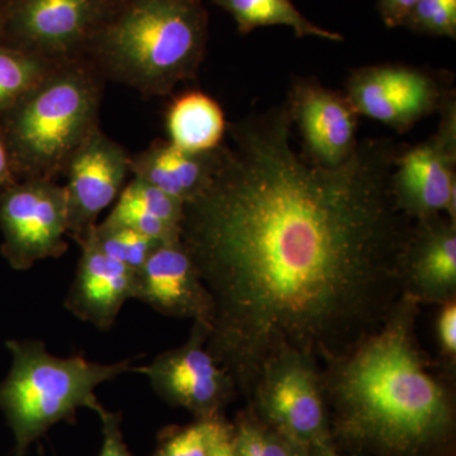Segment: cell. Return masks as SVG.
I'll return each instance as SVG.
<instances>
[{
    "mask_svg": "<svg viewBox=\"0 0 456 456\" xmlns=\"http://www.w3.org/2000/svg\"><path fill=\"white\" fill-rule=\"evenodd\" d=\"M151 456H208V422L197 419L185 428L165 431Z\"/></svg>",
    "mask_w": 456,
    "mask_h": 456,
    "instance_id": "d4e9b609",
    "label": "cell"
},
{
    "mask_svg": "<svg viewBox=\"0 0 456 456\" xmlns=\"http://www.w3.org/2000/svg\"><path fill=\"white\" fill-rule=\"evenodd\" d=\"M56 62L0 41V118L36 88Z\"/></svg>",
    "mask_w": 456,
    "mask_h": 456,
    "instance_id": "44dd1931",
    "label": "cell"
},
{
    "mask_svg": "<svg viewBox=\"0 0 456 456\" xmlns=\"http://www.w3.org/2000/svg\"><path fill=\"white\" fill-rule=\"evenodd\" d=\"M17 180L16 174H14L13 167H12L7 145H5L2 132H0V189L13 184Z\"/></svg>",
    "mask_w": 456,
    "mask_h": 456,
    "instance_id": "f546056e",
    "label": "cell"
},
{
    "mask_svg": "<svg viewBox=\"0 0 456 456\" xmlns=\"http://www.w3.org/2000/svg\"><path fill=\"white\" fill-rule=\"evenodd\" d=\"M208 422V456H236L233 448V426L224 416L207 419Z\"/></svg>",
    "mask_w": 456,
    "mask_h": 456,
    "instance_id": "83f0119b",
    "label": "cell"
},
{
    "mask_svg": "<svg viewBox=\"0 0 456 456\" xmlns=\"http://www.w3.org/2000/svg\"><path fill=\"white\" fill-rule=\"evenodd\" d=\"M128 152L95 128L74 152L65 169L68 235L82 244L99 215L117 200L130 169Z\"/></svg>",
    "mask_w": 456,
    "mask_h": 456,
    "instance_id": "4fadbf2b",
    "label": "cell"
},
{
    "mask_svg": "<svg viewBox=\"0 0 456 456\" xmlns=\"http://www.w3.org/2000/svg\"><path fill=\"white\" fill-rule=\"evenodd\" d=\"M401 27L434 37L456 38V0H419Z\"/></svg>",
    "mask_w": 456,
    "mask_h": 456,
    "instance_id": "cb8c5ba5",
    "label": "cell"
},
{
    "mask_svg": "<svg viewBox=\"0 0 456 456\" xmlns=\"http://www.w3.org/2000/svg\"><path fill=\"white\" fill-rule=\"evenodd\" d=\"M419 305L402 296L379 330L320 368L336 434L358 448L424 456L454 431V395L417 342Z\"/></svg>",
    "mask_w": 456,
    "mask_h": 456,
    "instance_id": "7a4b0ae2",
    "label": "cell"
},
{
    "mask_svg": "<svg viewBox=\"0 0 456 456\" xmlns=\"http://www.w3.org/2000/svg\"><path fill=\"white\" fill-rule=\"evenodd\" d=\"M236 456H293L294 445L254 415H244L233 426Z\"/></svg>",
    "mask_w": 456,
    "mask_h": 456,
    "instance_id": "603a6c76",
    "label": "cell"
},
{
    "mask_svg": "<svg viewBox=\"0 0 456 456\" xmlns=\"http://www.w3.org/2000/svg\"><path fill=\"white\" fill-rule=\"evenodd\" d=\"M419 0H378V11L384 25L397 28Z\"/></svg>",
    "mask_w": 456,
    "mask_h": 456,
    "instance_id": "f1b7e54d",
    "label": "cell"
},
{
    "mask_svg": "<svg viewBox=\"0 0 456 456\" xmlns=\"http://www.w3.org/2000/svg\"><path fill=\"white\" fill-rule=\"evenodd\" d=\"M90 61H57L45 79L0 118L18 180H56L98 128L101 75Z\"/></svg>",
    "mask_w": 456,
    "mask_h": 456,
    "instance_id": "277c9868",
    "label": "cell"
},
{
    "mask_svg": "<svg viewBox=\"0 0 456 456\" xmlns=\"http://www.w3.org/2000/svg\"><path fill=\"white\" fill-rule=\"evenodd\" d=\"M285 106L311 163L335 169L356 151L360 116L344 92L299 77L290 84Z\"/></svg>",
    "mask_w": 456,
    "mask_h": 456,
    "instance_id": "7c38bea8",
    "label": "cell"
},
{
    "mask_svg": "<svg viewBox=\"0 0 456 456\" xmlns=\"http://www.w3.org/2000/svg\"><path fill=\"white\" fill-rule=\"evenodd\" d=\"M202 0H121L90 42L92 64L146 95L196 79L206 55Z\"/></svg>",
    "mask_w": 456,
    "mask_h": 456,
    "instance_id": "3957f363",
    "label": "cell"
},
{
    "mask_svg": "<svg viewBox=\"0 0 456 456\" xmlns=\"http://www.w3.org/2000/svg\"><path fill=\"white\" fill-rule=\"evenodd\" d=\"M4 25H5V16H4V8L0 7V41L4 37Z\"/></svg>",
    "mask_w": 456,
    "mask_h": 456,
    "instance_id": "d6a6232c",
    "label": "cell"
},
{
    "mask_svg": "<svg viewBox=\"0 0 456 456\" xmlns=\"http://www.w3.org/2000/svg\"><path fill=\"white\" fill-rule=\"evenodd\" d=\"M439 113L436 132L419 145L404 146L393 171L395 204L412 221L435 215L456 220V97Z\"/></svg>",
    "mask_w": 456,
    "mask_h": 456,
    "instance_id": "30bf717a",
    "label": "cell"
},
{
    "mask_svg": "<svg viewBox=\"0 0 456 456\" xmlns=\"http://www.w3.org/2000/svg\"><path fill=\"white\" fill-rule=\"evenodd\" d=\"M436 322L437 340L441 353L454 367L456 358V301L441 305Z\"/></svg>",
    "mask_w": 456,
    "mask_h": 456,
    "instance_id": "4316f807",
    "label": "cell"
},
{
    "mask_svg": "<svg viewBox=\"0 0 456 456\" xmlns=\"http://www.w3.org/2000/svg\"><path fill=\"white\" fill-rule=\"evenodd\" d=\"M340 456V455H338ZM353 456H367V455H364V454H355V455H353Z\"/></svg>",
    "mask_w": 456,
    "mask_h": 456,
    "instance_id": "836d02e7",
    "label": "cell"
},
{
    "mask_svg": "<svg viewBox=\"0 0 456 456\" xmlns=\"http://www.w3.org/2000/svg\"><path fill=\"white\" fill-rule=\"evenodd\" d=\"M3 256L25 272L36 263L68 251V209L64 185L55 180L23 179L0 189Z\"/></svg>",
    "mask_w": 456,
    "mask_h": 456,
    "instance_id": "ba28073f",
    "label": "cell"
},
{
    "mask_svg": "<svg viewBox=\"0 0 456 456\" xmlns=\"http://www.w3.org/2000/svg\"><path fill=\"white\" fill-rule=\"evenodd\" d=\"M183 217L184 204L134 176L122 189L106 220L167 244L180 240Z\"/></svg>",
    "mask_w": 456,
    "mask_h": 456,
    "instance_id": "ac0fdd59",
    "label": "cell"
},
{
    "mask_svg": "<svg viewBox=\"0 0 456 456\" xmlns=\"http://www.w3.org/2000/svg\"><path fill=\"white\" fill-rule=\"evenodd\" d=\"M314 456H338V454L331 446V448L314 450Z\"/></svg>",
    "mask_w": 456,
    "mask_h": 456,
    "instance_id": "1f68e13d",
    "label": "cell"
},
{
    "mask_svg": "<svg viewBox=\"0 0 456 456\" xmlns=\"http://www.w3.org/2000/svg\"><path fill=\"white\" fill-rule=\"evenodd\" d=\"M401 292L419 305L456 301V220L413 221L401 263Z\"/></svg>",
    "mask_w": 456,
    "mask_h": 456,
    "instance_id": "5bb4252c",
    "label": "cell"
},
{
    "mask_svg": "<svg viewBox=\"0 0 456 456\" xmlns=\"http://www.w3.org/2000/svg\"><path fill=\"white\" fill-rule=\"evenodd\" d=\"M64 302L66 310L97 329L110 330L123 305L136 296L137 273L86 241Z\"/></svg>",
    "mask_w": 456,
    "mask_h": 456,
    "instance_id": "2e32d148",
    "label": "cell"
},
{
    "mask_svg": "<svg viewBox=\"0 0 456 456\" xmlns=\"http://www.w3.org/2000/svg\"><path fill=\"white\" fill-rule=\"evenodd\" d=\"M248 401L257 419L293 445L331 448L320 367L314 359L281 351L261 369Z\"/></svg>",
    "mask_w": 456,
    "mask_h": 456,
    "instance_id": "8992f818",
    "label": "cell"
},
{
    "mask_svg": "<svg viewBox=\"0 0 456 456\" xmlns=\"http://www.w3.org/2000/svg\"><path fill=\"white\" fill-rule=\"evenodd\" d=\"M235 20L237 31L248 35L255 28L285 26L293 29L297 37H317L340 42V33L329 31L312 23L293 4L292 0H211Z\"/></svg>",
    "mask_w": 456,
    "mask_h": 456,
    "instance_id": "ffe728a7",
    "label": "cell"
},
{
    "mask_svg": "<svg viewBox=\"0 0 456 456\" xmlns=\"http://www.w3.org/2000/svg\"><path fill=\"white\" fill-rule=\"evenodd\" d=\"M221 146L211 151L191 152L169 140H156L145 151L131 156V173L185 206L211 185L220 165Z\"/></svg>",
    "mask_w": 456,
    "mask_h": 456,
    "instance_id": "e0dca14e",
    "label": "cell"
},
{
    "mask_svg": "<svg viewBox=\"0 0 456 456\" xmlns=\"http://www.w3.org/2000/svg\"><path fill=\"white\" fill-rule=\"evenodd\" d=\"M95 413L101 419L103 430V445L99 456H134L123 440L119 413L110 412L102 404Z\"/></svg>",
    "mask_w": 456,
    "mask_h": 456,
    "instance_id": "484cf974",
    "label": "cell"
},
{
    "mask_svg": "<svg viewBox=\"0 0 456 456\" xmlns=\"http://www.w3.org/2000/svg\"><path fill=\"white\" fill-rule=\"evenodd\" d=\"M11 370L0 382V411L14 436V456H25L53 425L73 421L79 408L97 411L95 389L132 371L134 358L113 364L83 356L59 358L38 340H9Z\"/></svg>",
    "mask_w": 456,
    "mask_h": 456,
    "instance_id": "5b68a950",
    "label": "cell"
},
{
    "mask_svg": "<svg viewBox=\"0 0 456 456\" xmlns=\"http://www.w3.org/2000/svg\"><path fill=\"white\" fill-rule=\"evenodd\" d=\"M293 456H314V450L294 445Z\"/></svg>",
    "mask_w": 456,
    "mask_h": 456,
    "instance_id": "4dcf8cb0",
    "label": "cell"
},
{
    "mask_svg": "<svg viewBox=\"0 0 456 456\" xmlns=\"http://www.w3.org/2000/svg\"><path fill=\"white\" fill-rule=\"evenodd\" d=\"M344 93L359 116L399 134L439 113L455 97L450 74L403 64L355 69L345 83Z\"/></svg>",
    "mask_w": 456,
    "mask_h": 456,
    "instance_id": "52a82bcc",
    "label": "cell"
},
{
    "mask_svg": "<svg viewBox=\"0 0 456 456\" xmlns=\"http://www.w3.org/2000/svg\"><path fill=\"white\" fill-rule=\"evenodd\" d=\"M167 130L173 145L185 151L204 152L224 143L227 123L215 99L202 92H188L170 104Z\"/></svg>",
    "mask_w": 456,
    "mask_h": 456,
    "instance_id": "d6986e66",
    "label": "cell"
},
{
    "mask_svg": "<svg viewBox=\"0 0 456 456\" xmlns=\"http://www.w3.org/2000/svg\"><path fill=\"white\" fill-rule=\"evenodd\" d=\"M134 298L164 316L191 318L208 330L211 299L182 240L150 255L137 272Z\"/></svg>",
    "mask_w": 456,
    "mask_h": 456,
    "instance_id": "9a60e30c",
    "label": "cell"
},
{
    "mask_svg": "<svg viewBox=\"0 0 456 456\" xmlns=\"http://www.w3.org/2000/svg\"><path fill=\"white\" fill-rule=\"evenodd\" d=\"M86 241L95 246L110 259L118 261L136 273L142 268L150 255L163 245V242L156 241L130 227L107 220L93 228Z\"/></svg>",
    "mask_w": 456,
    "mask_h": 456,
    "instance_id": "7402d4cb",
    "label": "cell"
},
{
    "mask_svg": "<svg viewBox=\"0 0 456 456\" xmlns=\"http://www.w3.org/2000/svg\"><path fill=\"white\" fill-rule=\"evenodd\" d=\"M207 336V327L194 322L184 345L164 351L145 367L132 368L145 375L159 397L191 411L197 419L222 416L237 393L232 378L206 349Z\"/></svg>",
    "mask_w": 456,
    "mask_h": 456,
    "instance_id": "8fae6325",
    "label": "cell"
},
{
    "mask_svg": "<svg viewBox=\"0 0 456 456\" xmlns=\"http://www.w3.org/2000/svg\"><path fill=\"white\" fill-rule=\"evenodd\" d=\"M121 0H9L3 40L53 60L82 57Z\"/></svg>",
    "mask_w": 456,
    "mask_h": 456,
    "instance_id": "9c48e42d",
    "label": "cell"
},
{
    "mask_svg": "<svg viewBox=\"0 0 456 456\" xmlns=\"http://www.w3.org/2000/svg\"><path fill=\"white\" fill-rule=\"evenodd\" d=\"M287 106L228 123L211 185L185 204L183 244L211 299L206 349L245 397L284 350L320 364L382 327L402 297L413 221L393 196L404 146L360 141L335 169L296 151Z\"/></svg>",
    "mask_w": 456,
    "mask_h": 456,
    "instance_id": "6da1fadb",
    "label": "cell"
}]
</instances>
